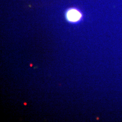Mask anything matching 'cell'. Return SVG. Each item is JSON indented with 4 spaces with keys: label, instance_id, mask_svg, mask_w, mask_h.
<instances>
[{
    "label": "cell",
    "instance_id": "6da1fadb",
    "mask_svg": "<svg viewBox=\"0 0 122 122\" xmlns=\"http://www.w3.org/2000/svg\"><path fill=\"white\" fill-rule=\"evenodd\" d=\"M83 13L76 8H71L67 10L66 17L69 22L76 23L80 21L83 18Z\"/></svg>",
    "mask_w": 122,
    "mask_h": 122
}]
</instances>
